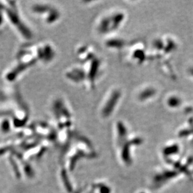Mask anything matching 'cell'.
Instances as JSON below:
<instances>
[{
  "label": "cell",
  "instance_id": "cell-1",
  "mask_svg": "<svg viewBox=\"0 0 193 193\" xmlns=\"http://www.w3.org/2000/svg\"><path fill=\"white\" fill-rule=\"evenodd\" d=\"M0 101L16 126L24 124L29 119V109L17 87H8L0 92Z\"/></svg>",
  "mask_w": 193,
  "mask_h": 193
},
{
  "label": "cell",
  "instance_id": "cell-2",
  "mask_svg": "<svg viewBox=\"0 0 193 193\" xmlns=\"http://www.w3.org/2000/svg\"><path fill=\"white\" fill-rule=\"evenodd\" d=\"M5 6L6 23L9 24L16 35L25 41L34 37V33L24 19L18 1H3Z\"/></svg>",
  "mask_w": 193,
  "mask_h": 193
},
{
  "label": "cell",
  "instance_id": "cell-3",
  "mask_svg": "<svg viewBox=\"0 0 193 193\" xmlns=\"http://www.w3.org/2000/svg\"><path fill=\"white\" fill-rule=\"evenodd\" d=\"M29 12L34 17L47 26H54L60 22L62 13L59 8L49 2L37 1L29 6Z\"/></svg>",
  "mask_w": 193,
  "mask_h": 193
},
{
  "label": "cell",
  "instance_id": "cell-4",
  "mask_svg": "<svg viewBox=\"0 0 193 193\" xmlns=\"http://www.w3.org/2000/svg\"><path fill=\"white\" fill-rule=\"evenodd\" d=\"M49 111L53 119L60 128L69 126L72 121V112L63 96H54L50 102Z\"/></svg>",
  "mask_w": 193,
  "mask_h": 193
},
{
  "label": "cell",
  "instance_id": "cell-5",
  "mask_svg": "<svg viewBox=\"0 0 193 193\" xmlns=\"http://www.w3.org/2000/svg\"><path fill=\"white\" fill-rule=\"evenodd\" d=\"M35 48L38 65L48 66L53 62L56 58V48L51 42L43 41L35 43Z\"/></svg>",
  "mask_w": 193,
  "mask_h": 193
},
{
  "label": "cell",
  "instance_id": "cell-6",
  "mask_svg": "<svg viewBox=\"0 0 193 193\" xmlns=\"http://www.w3.org/2000/svg\"><path fill=\"white\" fill-rule=\"evenodd\" d=\"M6 23L5 16V6L3 1H0V30L5 27Z\"/></svg>",
  "mask_w": 193,
  "mask_h": 193
}]
</instances>
